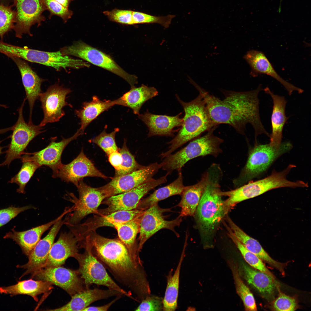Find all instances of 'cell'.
<instances>
[{"label": "cell", "instance_id": "cell-6", "mask_svg": "<svg viewBox=\"0 0 311 311\" xmlns=\"http://www.w3.org/2000/svg\"><path fill=\"white\" fill-rule=\"evenodd\" d=\"M292 148V144L288 141L281 142L278 145L255 142L249 151L246 163L239 175L233 180L234 184L239 187L261 175L277 159Z\"/></svg>", "mask_w": 311, "mask_h": 311}, {"label": "cell", "instance_id": "cell-54", "mask_svg": "<svg viewBox=\"0 0 311 311\" xmlns=\"http://www.w3.org/2000/svg\"><path fill=\"white\" fill-rule=\"evenodd\" d=\"M2 141H0V144ZM3 148V147H1L0 146V154L2 153V149Z\"/></svg>", "mask_w": 311, "mask_h": 311}, {"label": "cell", "instance_id": "cell-43", "mask_svg": "<svg viewBox=\"0 0 311 311\" xmlns=\"http://www.w3.org/2000/svg\"><path fill=\"white\" fill-rule=\"evenodd\" d=\"M16 12L11 6L0 5V38L3 39L5 35L13 29L15 21Z\"/></svg>", "mask_w": 311, "mask_h": 311}, {"label": "cell", "instance_id": "cell-35", "mask_svg": "<svg viewBox=\"0 0 311 311\" xmlns=\"http://www.w3.org/2000/svg\"><path fill=\"white\" fill-rule=\"evenodd\" d=\"M158 94L157 90L153 87L143 84L138 87L134 86L117 99L118 105L130 108L134 114L138 115L143 104Z\"/></svg>", "mask_w": 311, "mask_h": 311}, {"label": "cell", "instance_id": "cell-19", "mask_svg": "<svg viewBox=\"0 0 311 311\" xmlns=\"http://www.w3.org/2000/svg\"><path fill=\"white\" fill-rule=\"evenodd\" d=\"M144 211L136 208L117 211L107 215H96L84 223L74 225L76 227L74 229L73 233L79 240L91 232L96 231L98 228L103 227H114L116 224L134 219L143 213Z\"/></svg>", "mask_w": 311, "mask_h": 311}, {"label": "cell", "instance_id": "cell-5", "mask_svg": "<svg viewBox=\"0 0 311 311\" xmlns=\"http://www.w3.org/2000/svg\"><path fill=\"white\" fill-rule=\"evenodd\" d=\"M296 166L290 164L283 170H273L267 177L255 181H251L238 188L230 191H222L221 194L227 198L224 201V205L228 213L231 209L239 202L259 196L272 189L281 187H305L306 182L301 180L292 181L287 177Z\"/></svg>", "mask_w": 311, "mask_h": 311}, {"label": "cell", "instance_id": "cell-2", "mask_svg": "<svg viewBox=\"0 0 311 311\" xmlns=\"http://www.w3.org/2000/svg\"><path fill=\"white\" fill-rule=\"evenodd\" d=\"M95 257L120 283L142 300L147 294V283L142 265L132 259L128 249L119 238L110 239L96 231L84 238Z\"/></svg>", "mask_w": 311, "mask_h": 311}, {"label": "cell", "instance_id": "cell-10", "mask_svg": "<svg viewBox=\"0 0 311 311\" xmlns=\"http://www.w3.org/2000/svg\"><path fill=\"white\" fill-rule=\"evenodd\" d=\"M168 175L166 174L157 179L152 178L129 191L105 199L101 204L106 205L107 207L98 209L96 215H107L117 211L136 208L141 200L147 193L166 182Z\"/></svg>", "mask_w": 311, "mask_h": 311}, {"label": "cell", "instance_id": "cell-32", "mask_svg": "<svg viewBox=\"0 0 311 311\" xmlns=\"http://www.w3.org/2000/svg\"><path fill=\"white\" fill-rule=\"evenodd\" d=\"M143 213L132 220L117 223L114 227L117 231L119 239L126 247L133 260L141 265L142 264L138 253L136 238L139 232Z\"/></svg>", "mask_w": 311, "mask_h": 311}, {"label": "cell", "instance_id": "cell-39", "mask_svg": "<svg viewBox=\"0 0 311 311\" xmlns=\"http://www.w3.org/2000/svg\"><path fill=\"white\" fill-rule=\"evenodd\" d=\"M228 235L240 251L246 261L252 268L268 274L273 278L275 276L267 268L263 261L254 254L247 250L237 239L230 228L225 224Z\"/></svg>", "mask_w": 311, "mask_h": 311}, {"label": "cell", "instance_id": "cell-17", "mask_svg": "<svg viewBox=\"0 0 311 311\" xmlns=\"http://www.w3.org/2000/svg\"><path fill=\"white\" fill-rule=\"evenodd\" d=\"M31 275L32 278L58 286L71 296L86 289L77 270L61 266L41 268Z\"/></svg>", "mask_w": 311, "mask_h": 311}, {"label": "cell", "instance_id": "cell-45", "mask_svg": "<svg viewBox=\"0 0 311 311\" xmlns=\"http://www.w3.org/2000/svg\"><path fill=\"white\" fill-rule=\"evenodd\" d=\"M42 1L46 10H48L50 13V18L53 15L57 16L60 17L64 22H66L71 17L73 12L55 0Z\"/></svg>", "mask_w": 311, "mask_h": 311}, {"label": "cell", "instance_id": "cell-11", "mask_svg": "<svg viewBox=\"0 0 311 311\" xmlns=\"http://www.w3.org/2000/svg\"><path fill=\"white\" fill-rule=\"evenodd\" d=\"M24 99L18 109V117L14 125L11 140L8 149L6 151L5 160L0 164V167L9 166L15 159L20 158L24 150L29 143L36 136L44 132L43 128L39 125H34L32 122H26L24 118L23 111Z\"/></svg>", "mask_w": 311, "mask_h": 311}, {"label": "cell", "instance_id": "cell-55", "mask_svg": "<svg viewBox=\"0 0 311 311\" xmlns=\"http://www.w3.org/2000/svg\"><path fill=\"white\" fill-rule=\"evenodd\" d=\"M0 106H2V107H5V106L4 105H1V104H0Z\"/></svg>", "mask_w": 311, "mask_h": 311}, {"label": "cell", "instance_id": "cell-3", "mask_svg": "<svg viewBox=\"0 0 311 311\" xmlns=\"http://www.w3.org/2000/svg\"><path fill=\"white\" fill-rule=\"evenodd\" d=\"M207 171L208 182L194 215L204 246L210 247L217 228L227 213L221 194L222 171L215 165L211 166Z\"/></svg>", "mask_w": 311, "mask_h": 311}, {"label": "cell", "instance_id": "cell-33", "mask_svg": "<svg viewBox=\"0 0 311 311\" xmlns=\"http://www.w3.org/2000/svg\"><path fill=\"white\" fill-rule=\"evenodd\" d=\"M115 105H118L117 99L102 100L94 96L90 102H85L81 108L75 110V115L80 119V126L78 130L81 135L89 124L101 113Z\"/></svg>", "mask_w": 311, "mask_h": 311}, {"label": "cell", "instance_id": "cell-53", "mask_svg": "<svg viewBox=\"0 0 311 311\" xmlns=\"http://www.w3.org/2000/svg\"><path fill=\"white\" fill-rule=\"evenodd\" d=\"M13 126L12 127H8L4 129H0V134H3L8 131L12 130L13 128Z\"/></svg>", "mask_w": 311, "mask_h": 311}, {"label": "cell", "instance_id": "cell-24", "mask_svg": "<svg viewBox=\"0 0 311 311\" xmlns=\"http://www.w3.org/2000/svg\"><path fill=\"white\" fill-rule=\"evenodd\" d=\"M72 208H67L57 218L41 225L22 232H17L13 229L12 232L7 233L4 238L11 239L15 241L20 247L23 253L28 257L40 240L43 233L66 214L72 211Z\"/></svg>", "mask_w": 311, "mask_h": 311}, {"label": "cell", "instance_id": "cell-40", "mask_svg": "<svg viewBox=\"0 0 311 311\" xmlns=\"http://www.w3.org/2000/svg\"><path fill=\"white\" fill-rule=\"evenodd\" d=\"M40 166L32 161L23 162L21 169L9 181L10 183H15L19 187L17 189L19 193H24L25 187L36 170Z\"/></svg>", "mask_w": 311, "mask_h": 311}, {"label": "cell", "instance_id": "cell-16", "mask_svg": "<svg viewBox=\"0 0 311 311\" xmlns=\"http://www.w3.org/2000/svg\"><path fill=\"white\" fill-rule=\"evenodd\" d=\"M169 210L162 208L157 204L145 210L140 224L138 247L139 253L146 241L160 230L167 229L170 230L178 236V234L174 228L179 226L182 221V217L179 216L172 220H166L163 213Z\"/></svg>", "mask_w": 311, "mask_h": 311}, {"label": "cell", "instance_id": "cell-9", "mask_svg": "<svg viewBox=\"0 0 311 311\" xmlns=\"http://www.w3.org/2000/svg\"><path fill=\"white\" fill-rule=\"evenodd\" d=\"M60 51L64 55L79 58L116 74L126 81L131 87L138 83L136 76L126 72L110 56L81 41L61 48Z\"/></svg>", "mask_w": 311, "mask_h": 311}, {"label": "cell", "instance_id": "cell-47", "mask_svg": "<svg viewBox=\"0 0 311 311\" xmlns=\"http://www.w3.org/2000/svg\"><path fill=\"white\" fill-rule=\"evenodd\" d=\"M133 11L115 9L111 11H104L103 13L111 21L121 24L133 25Z\"/></svg>", "mask_w": 311, "mask_h": 311}, {"label": "cell", "instance_id": "cell-36", "mask_svg": "<svg viewBox=\"0 0 311 311\" xmlns=\"http://www.w3.org/2000/svg\"><path fill=\"white\" fill-rule=\"evenodd\" d=\"M177 178L171 183L155 190L145 198L141 199L136 208L145 210L158 202L175 195H181L185 186L181 170L178 171Z\"/></svg>", "mask_w": 311, "mask_h": 311}, {"label": "cell", "instance_id": "cell-14", "mask_svg": "<svg viewBox=\"0 0 311 311\" xmlns=\"http://www.w3.org/2000/svg\"><path fill=\"white\" fill-rule=\"evenodd\" d=\"M16 8V18L13 29L16 37L21 38L24 34L31 36V27L40 25L45 18L42 15L46 10L42 0H13Z\"/></svg>", "mask_w": 311, "mask_h": 311}, {"label": "cell", "instance_id": "cell-12", "mask_svg": "<svg viewBox=\"0 0 311 311\" xmlns=\"http://www.w3.org/2000/svg\"><path fill=\"white\" fill-rule=\"evenodd\" d=\"M79 194V199L73 196V212L65 219V223L72 226L78 224L87 215L96 214L98 208L105 199L98 188H94L80 181L76 186Z\"/></svg>", "mask_w": 311, "mask_h": 311}, {"label": "cell", "instance_id": "cell-7", "mask_svg": "<svg viewBox=\"0 0 311 311\" xmlns=\"http://www.w3.org/2000/svg\"><path fill=\"white\" fill-rule=\"evenodd\" d=\"M217 126L212 128L203 136L195 139L175 153L163 158L160 163L161 168L169 175L175 170H181L187 162L196 157L208 155L217 156L221 152L220 145L223 141L213 134Z\"/></svg>", "mask_w": 311, "mask_h": 311}, {"label": "cell", "instance_id": "cell-29", "mask_svg": "<svg viewBox=\"0 0 311 311\" xmlns=\"http://www.w3.org/2000/svg\"><path fill=\"white\" fill-rule=\"evenodd\" d=\"M239 270L247 282L263 297L268 299L273 298L277 287L275 278L243 262L241 263Z\"/></svg>", "mask_w": 311, "mask_h": 311}, {"label": "cell", "instance_id": "cell-37", "mask_svg": "<svg viewBox=\"0 0 311 311\" xmlns=\"http://www.w3.org/2000/svg\"><path fill=\"white\" fill-rule=\"evenodd\" d=\"M185 244L184 245L177 268L173 274L168 276L167 284L163 300L164 311H175L177 305L180 269L185 256Z\"/></svg>", "mask_w": 311, "mask_h": 311}, {"label": "cell", "instance_id": "cell-49", "mask_svg": "<svg viewBox=\"0 0 311 311\" xmlns=\"http://www.w3.org/2000/svg\"><path fill=\"white\" fill-rule=\"evenodd\" d=\"M34 208L31 206L21 207L11 206L0 210V227L7 223L20 213L28 209Z\"/></svg>", "mask_w": 311, "mask_h": 311}, {"label": "cell", "instance_id": "cell-44", "mask_svg": "<svg viewBox=\"0 0 311 311\" xmlns=\"http://www.w3.org/2000/svg\"><path fill=\"white\" fill-rule=\"evenodd\" d=\"M175 17L169 15L165 16H156L141 12L133 11L132 19L134 24L143 23H158L166 28L168 27L172 19Z\"/></svg>", "mask_w": 311, "mask_h": 311}, {"label": "cell", "instance_id": "cell-46", "mask_svg": "<svg viewBox=\"0 0 311 311\" xmlns=\"http://www.w3.org/2000/svg\"><path fill=\"white\" fill-rule=\"evenodd\" d=\"M272 306L276 311H293L297 309V304L294 297L280 292L273 302Z\"/></svg>", "mask_w": 311, "mask_h": 311}, {"label": "cell", "instance_id": "cell-21", "mask_svg": "<svg viewBox=\"0 0 311 311\" xmlns=\"http://www.w3.org/2000/svg\"><path fill=\"white\" fill-rule=\"evenodd\" d=\"M251 68L250 75L256 77L259 74L269 75L279 82L285 88L289 95L294 91L301 94L304 90L287 82L277 73L272 65L262 52L252 50L248 51L243 57Z\"/></svg>", "mask_w": 311, "mask_h": 311}, {"label": "cell", "instance_id": "cell-1", "mask_svg": "<svg viewBox=\"0 0 311 311\" xmlns=\"http://www.w3.org/2000/svg\"><path fill=\"white\" fill-rule=\"evenodd\" d=\"M192 84L202 96L211 118L215 125L228 124L237 132L244 134L246 125L250 124L254 130L255 140L262 134L270 137L261 122L259 114L258 96L262 90L261 85L255 90L248 91L221 90L225 98L221 100L194 81Z\"/></svg>", "mask_w": 311, "mask_h": 311}, {"label": "cell", "instance_id": "cell-51", "mask_svg": "<svg viewBox=\"0 0 311 311\" xmlns=\"http://www.w3.org/2000/svg\"><path fill=\"white\" fill-rule=\"evenodd\" d=\"M122 295H120L116 296V297L113 300L110 301L108 303L103 306H88L85 308L83 311H107L111 306L115 303L117 301L120 299Z\"/></svg>", "mask_w": 311, "mask_h": 311}, {"label": "cell", "instance_id": "cell-34", "mask_svg": "<svg viewBox=\"0 0 311 311\" xmlns=\"http://www.w3.org/2000/svg\"><path fill=\"white\" fill-rule=\"evenodd\" d=\"M53 285L47 281L31 279L18 281L13 285L0 287V293L9 295L11 296L27 295L37 301V296L42 293L50 292L53 288Z\"/></svg>", "mask_w": 311, "mask_h": 311}, {"label": "cell", "instance_id": "cell-52", "mask_svg": "<svg viewBox=\"0 0 311 311\" xmlns=\"http://www.w3.org/2000/svg\"><path fill=\"white\" fill-rule=\"evenodd\" d=\"M63 6L68 8L70 3L73 0H54Z\"/></svg>", "mask_w": 311, "mask_h": 311}, {"label": "cell", "instance_id": "cell-4", "mask_svg": "<svg viewBox=\"0 0 311 311\" xmlns=\"http://www.w3.org/2000/svg\"><path fill=\"white\" fill-rule=\"evenodd\" d=\"M176 96L183 107L185 115L179 131L168 143L170 145L168 150L160 154L162 158L172 154L179 147L198 137L204 132L218 126L211 119L205 102L201 94L199 93L195 98L188 102L182 101L177 95Z\"/></svg>", "mask_w": 311, "mask_h": 311}, {"label": "cell", "instance_id": "cell-8", "mask_svg": "<svg viewBox=\"0 0 311 311\" xmlns=\"http://www.w3.org/2000/svg\"><path fill=\"white\" fill-rule=\"evenodd\" d=\"M80 247L84 249V253H78L74 258L79 264V268L77 270L83 280L86 288H89L93 284L105 286L134 299L130 292L122 289L113 280L104 266L93 254L87 243L81 242Z\"/></svg>", "mask_w": 311, "mask_h": 311}, {"label": "cell", "instance_id": "cell-26", "mask_svg": "<svg viewBox=\"0 0 311 311\" xmlns=\"http://www.w3.org/2000/svg\"><path fill=\"white\" fill-rule=\"evenodd\" d=\"M181 113L175 116L158 115L150 113L147 110L143 114L138 115V118L147 126L149 130L148 136H172L176 127L181 126L183 118L180 116Z\"/></svg>", "mask_w": 311, "mask_h": 311}, {"label": "cell", "instance_id": "cell-38", "mask_svg": "<svg viewBox=\"0 0 311 311\" xmlns=\"http://www.w3.org/2000/svg\"><path fill=\"white\" fill-rule=\"evenodd\" d=\"M236 291L242 299L245 310H257L256 302L253 294L244 283L240 276L238 266L233 262L230 263Z\"/></svg>", "mask_w": 311, "mask_h": 311}, {"label": "cell", "instance_id": "cell-28", "mask_svg": "<svg viewBox=\"0 0 311 311\" xmlns=\"http://www.w3.org/2000/svg\"><path fill=\"white\" fill-rule=\"evenodd\" d=\"M228 226L238 240L249 251L254 254L263 261L277 270L281 273L285 271L286 263L277 261L272 258L256 240L250 237L236 225L228 217L225 216Z\"/></svg>", "mask_w": 311, "mask_h": 311}, {"label": "cell", "instance_id": "cell-15", "mask_svg": "<svg viewBox=\"0 0 311 311\" xmlns=\"http://www.w3.org/2000/svg\"><path fill=\"white\" fill-rule=\"evenodd\" d=\"M52 177L59 178L67 182H71L76 186L79 182L86 177H97L107 179L100 171L84 153L82 149L77 157L69 163L64 164L62 162L52 167Z\"/></svg>", "mask_w": 311, "mask_h": 311}, {"label": "cell", "instance_id": "cell-41", "mask_svg": "<svg viewBox=\"0 0 311 311\" xmlns=\"http://www.w3.org/2000/svg\"><path fill=\"white\" fill-rule=\"evenodd\" d=\"M104 129L98 135L90 139L89 141L98 146L108 156L111 152L119 150L115 142V136L119 129L115 128L111 132L107 133L106 131V126Z\"/></svg>", "mask_w": 311, "mask_h": 311}, {"label": "cell", "instance_id": "cell-48", "mask_svg": "<svg viewBox=\"0 0 311 311\" xmlns=\"http://www.w3.org/2000/svg\"><path fill=\"white\" fill-rule=\"evenodd\" d=\"M163 299L154 295L147 296L135 309L138 311H158L163 310Z\"/></svg>", "mask_w": 311, "mask_h": 311}, {"label": "cell", "instance_id": "cell-25", "mask_svg": "<svg viewBox=\"0 0 311 311\" xmlns=\"http://www.w3.org/2000/svg\"><path fill=\"white\" fill-rule=\"evenodd\" d=\"M16 64L20 73L22 81L28 101L30 115L29 122H32L33 110L35 101L42 92L41 86L44 79L40 78L26 60L16 57L10 58Z\"/></svg>", "mask_w": 311, "mask_h": 311}, {"label": "cell", "instance_id": "cell-20", "mask_svg": "<svg viewBox=\"0 0 311 311\" xmlns=\"http://www.w3.org/2000/svg\"><path fill=\"white\" fill-rule=\"evenodd\" d=\"M61 219L56 222L47 235L40 240L28 256V261L25 264L17 267L25 269L20 278L29 274H32L41 268L45 263L54 239L60 228L65 224V220Z\"/></svg>", "mask_w": 311, "mask_h": 311}, {"label": "cell", "instance_id": "cell-31", "mask_svg": "<svg viewBox=\"0 0 311 311\" xmlns=\"http://www.w3.org/2000/svg\"><path fill=\"white\" fill-rule=\"evenodd\" d=\"M208 176L207 171L196 183L185 186L181 195V200L177 205L181 208L179 216L182 217L194 215L207 185Z\"/></svg>", "mask_w": 311, "mask_h": 311}, {"label": "cell", "instance_id": "cell-18", "mask_svg": "<svg viewBox=\"0 0 311 311\" xmlns=\"http://www.w3.org/2000/svg\"><path fill=\"white\" fill-rule=\"evenodd\" d=\"M71 92L69 88L55 84L39 94V99L43 113V118L39 124L40 126L58 122L65 114L63 108L67 106L72 107L66 100L67 96Z\"/></svg>", "mask_w": 311, "mask_h": 311}, {"label": "cell", "instance_id": "cell-27", "mask_svg": "<svg viewBox=\"0 0 311 311\" xmlns=\"http://www.w3.org/2000/svg\"><path fill=\"white\" fill-rule=\"evenodd\" d=\"M120 295H122V294L116 291L109 289L103 290L97 288H86L72 295L71 300L66 304L60 307L49 310L83 311L92 303L96 301Z\"/></svg>", "mask_w": 311, "mask_h": 311}, {"label": "cell", "instance_id": "cell-42", "mask_svg": "<svg viewBox=\"0 0 311 311\" xmlns=\"http://www.w3.org/2000/svg\"><path fill=\"white\" fill-rule=\"evenodd\" d=\"M119 151L122 154L123 162L120 169L115 171L114 177L125 175L143 167L144 166L136 161L134 156L130 152L126 145V141L124 139L123 146Z\"/></svg>", "mask_w": 311, "mask_h": 311}, {"label": "cell", "instance_id": "cell-13", "mask_svg": "<svg viewBox=\"0 0 311 311\" xmlns=\"http://www.w3.org/2000/svg\"><path fill=\"white\" fill-rule=\"evenodd\" d=\"M161 168L160 163H151L128 174L114 177L108 183L98 188L106 198L129 191L151 179Z\"/></svg>", "mask_w": 311, "mask_h": 311}, {"label": "cell", "instance_id": "cell-50", "mask_svg": "<svg viewBox=\"0 0 311 311\" xmlns=\"http://www.w3.org/2000/svg\"><path fill=\"white\" fill-rule=\"evenodd\" d=\"M108 156L109 161L114 168L115 171L119 170L123 162L122 154L118 150H116L111 152Z\"/></svg>", "mask_w": 311, "mask_h": 311}, {"label": "cell", "instance_id": "cell-23", "mask_svg": "<svg viewBox=\"0 0 311 311\" xmlns=\"http://www.w3.org/2000/svg\"><path fill=\"white\" fill-rule=\"evenodd\" d=\"M79 247L78 240L73 233H62L52 246L42 268L61 266L68 258L75 257L78 253Z\"/></svg>", "mask_w": 311, "mask_h": 311}, {"label": "cell", "instance_id": "cell-30", "mask_svg": "<svg viewBox=\"0 0 311 311\" xmlns=\"http://www.w3.org/2000/svg\"><path fill=\"white\" fill-rule=\"evenodd\" d=\"M263 90L265 93L270 96L273 103L271 117L272 133L270 135V143L273 145H278L282 142L283 129L288 119L286 116L285 112L287 101L284 97L275 94L268 87Z\"/></svg>", "mask_w": 311, "mask_h": 311}, {"label": "cell", "instance_id": "cell-22", "mask_svg": "<svg viewBox=\"0 0 311 311\" xmlns=\"http://www.w3.org/2000/svg\"><path fill=\"white\" fill-rule=\"evenodd\" d=\"M81 135L78 130L72 136L63 138L58 142L52 140L49 144L43 149L32 153H24V156L20 158L23 162L25 161L34 162L41 166L45 165L50 168L61 162V156L66 147L71 141L76 139Z\"/></svg>", "mask_w": 311, "mask_h": 311}]
</instances>
